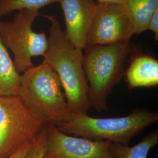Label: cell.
I'll return each instance as SVG.
<instances>
[{
    "label": "cell",
    "instance_id": "11",
    "mask_svg": "<svg viewBox=\"0 0 158 158\" xmlns=\"http://www.w3.org/2000/svg\"><path fill=\"white\" fill-rule=\"evenodd\" d=\"M21 86V74L0 40V97L19 96Z\"/></svg>",
    "mask_w": 158,
    "mask_h": 158
},
{
    "label": "cell",
    "instance_id": "15",
    "mask_svg": "<svg viewBox=\"0 0 158 158\" xmlns=\"http://www.w3.org/2000/svg\"><path fill=\"white\" fill-rule=\"evenodd\" d=\"M46 147L45 127L34 139L32 147L25 158H45Z\"/></svg>",
    "mask_w": 158,
    "mask_h": 158
},
{
    "label": "cell",
    "instance_id": "5",
    "mask_svg": "<svg viewBox=\"0 0 158 158\" xmlns=\"http://www.w3.org/2000/svg\"><path fill=\"white\" fill-rule=\"evenodd\" d=\"M40 15L39 11L23 10L17 12L11 21H0V40L14 54V62L21 73L34 66L32 58L44 56L48 48L46 34L32 29Z\"/></svg>",
    "mask_w": 158,
    "mask_h": 158
},
{
    "label": "cell",
    "instance_id": "13",
    "mask_svg": "<svg viewBox=\"0 0 158 158\" xmlns=\"http://www.w3.org/2000/svg\"><path fill=\"white\" fill-rule=\"evenodd\" d=\"M158 144V131L155 130L132 147L111 142L110 150L113 158H148L150 151Z\"/></svg>",
    "mask_w": 158,
    "mask_h": 158
},
{
    "label": "cell",
    "instance_id": "18",
    "mask_svg": "<svg viewBox=\"0 0 158 158\" xmlns=\"http://www.w3.org/2000/svg\"><path fill=\"white\" fill-rule=\"evenodd\" d=\"M124 0H97L99 2H116V3H122Z\"/></svg>",
    "mask_w": 158,
    "mask_h": 158
},
{
    "label": "cell",
    "instance_id": "12",
    "mask_svg": "<svg viewBox=\"0 0 158 158\" xmlns=\"http://www.w3.org/2000/svg\"><path fill=\"white\" fill-rule=\"evenodd\" d=\"M123 4L130 17L134 35L147 31L150 19L158 10V0H124Z\"/></svg>",
    "mask_w": 158,
    "mask_h": 158
},
{
    "label": "cell",
    "instance_id": "9",
    "mask_svg": "<svg viewBox=\"0 0 158 158\" xmlns=\"http://www.w3.org/2000/svg\"><path fill=\"white\" fill-rule=\"evenodd\" d=\"M62 9L66 36L75 47L83 51L87 45L96 2L94 0H59Z\"/></svg>",
    "mask_w": 158,
    "mask_h": 158
},
{
    "label": "cell",
    "instance_id": "16",
    "mask_svg": "<svg viewBox=\"0 0 158 158\" xmlns=\"http://www.w3.org/2000/svg\"><path fill=\"white\" fill-rule=\"evenodd\" d=\"M34 140L27 142L20 147L8 158H25L32 147Z\"/></svg>",
    "mask_w": 158,
    "mask_h": 158
},
{
    "label": "cell",
    "instance_id": "14",
    "mask_svg": "<svg viewBox=\"0 0 158 158\" xmlns=\"http://www.w3.org/2000/svg\"><path fill=\"white\" fill-rule=\"evenodd\" d=\"M59 0H0V18L15 11L23 10L39 11Z\"/></svg>",
    "mask_w": 158,
    "mask_h": 158
},
{
    "label": "cell",
    "instance_id": "2",
    "mask_svg": "<svg viewBox=\"0 0 158 158\" xmlns=\"http://www.w3.org/2000/svg\"><path fill=\"white\" fill-rule=\"evenodd\" d=\"M83 67L89 87L91 107L107 110V98L124 74L128 59L132 56L130 42L106 45L88 44L84 49Z\"/></svg>",
    "mask_w": 158,
    "mask_h": 158
},
{
    "label": "cell",
    "instance_id": "10",
    "mask_svg": "<svg viewBox=\"0 0 158 158\" xmlns=\"http://www.w3.org/2000/svg\"><path fill=\"white\" fill-rule=\"evenodd\" d=\"M124 75L131 89L156 87L158 85V60L150 55L136 54L131 57Z\"/></svg>",
    "mask_w": 158,
    "mask_h": 158
},
{
    "label": "cell",
    "instance_id": "1",
    "mask_svg": "<svg viewBox=\"0 0 158 158\" xmlns=\"http://www.w3.org/2000/svg\"><path fill=\"white\" fill-rule=\"evenodd\" d=\"M45 17L50 21L51 27L48 48L42 62L49 65L58 76L72 114H87L91 107L83 51L69 40L55 17Z\"/></svg>",
    "mask_w": 158,
    "mask_h": 158
},
{
    "label": "cell",
    "instance_id": "3",
    "mask_svg": "<svg viewBox=\"0 0 158 158\" xmlns=\"http://www.w3.org/2000/svg\"><path fill=\"white\" fill-rule=\"evenodd\" d=\"M18 96L32 114L45 124L57 125L72 114L58 76L44 63L21 74Z\"/></svg>",
    "mask_w": 158,
    "mask_h": 158
},
{
    "label": "cell",
    "instance_id": "8",
    "mask_svg": "<svg viewBox=\"0 0 158 158\" xmlns=\"http://www.w3.org/2000/svg\"><path fill=\"white\" fill-rule=\"evenodd\" d=\"M45 158H113L111 142L66 134L52 124L45 125Z\"/></svg>",
    "mask_w": 158,
    "mask_h": 158
},
{
    "label": "cell",
    "instance_id": "7",
    "mask_svg": "<svg viewBox=\"0 0 158 158\" xmlns=\"http://www.w3.org/2000/svg\"><path fill=\"white\" fill-rule=\"evenodd\" d=\"M134 35L132 23L123 2H96L87 45L130 42Z\"/></svg>",
    "mask_w": 158,
    "mask_h": 158
},
{
    "label": "cell",
    "instance_id": "4",
    "mask_svg": "<svg viewBox=\"0 0 158 158\" xmlns=\"http://www.w3.org/2000/svg\"><path fill=\"white\" fill-rule=\"evenodd\" d=\"M158 120L157 111L136 109L128 115L114 118L72 114L66 121L56 126L69 135L128 145L134 136Z\"/></svg>",
    "mask_w": 158,
    "mask_h": 158
},
{
    "label": "cell",
    "instance_id": "17",
    "mask_svg": "<svg viewBox=\"0 0 158 158\" xmlns=\"http://www.w3.org/2000/svg\"><path fill=\"white\" fill-rule=\"evenodd\" d=\"M147 31H152L155 35V40H158V10L153 13L148 23Z\"/></svg>",
    "mask_w": 158,
    "mask_h": 158
},
{
    "label": "cell",
    "instance_id": "6",
    "mask_svg": "<svg viewBox=\"0 0 158 158\" xmlns=\"http://www.w3.org/2000/svg\"><path fill=\"white\" fill-rule=\"evenodd\" d=\"M46 124L36 117L19 96L0 97V158H8L34 140Z\"/></svg>",
    "mask_w": 158,
    "mask_h": 158
}]
</instances>
